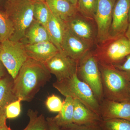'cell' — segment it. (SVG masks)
Wrapping results in <instances>:
<instances>
[{
    "label": "cell",
    "mask_w": 130,
    "mask_h": 130,
    "mask_svg": "<svg viewBox=\"0 0 130 130\" xmlns=\"http://www.w3.org/2000/svg\"><path fill=\"white\" fill-rule=\"evenodd\" d=\"M51 77L44 63L28 58L13 79L14 94L22 101L29 102Z\"/></svg>",
    "instance_id": "6da1fadb"
},
{
    "label": "cell",
    "mask_w": 130,
    "mask_h": 130,
    "mask_svg": "<svg viewBox=\"0 0 130 130\" xmlns=\"http://www.w3.org/2000/svg\"><path fill=\"white\" fill-rule=\"evenodd\" d=\"M101 76L104 99L130 102V81L113 66L98 63Z\"/></svg>",
    "instance_id": "7a4b0ae2"
},
{
    "label": "cell",
    "mask_w": 130,
    "mask_h": 130,
    "mask_svg": "<svg viewBox=\"0 0 130 130\" xmlns=\"http://www.w3.org/2000/svg\"><path fill=\"white\" fill-rule=\"evenodd\" d=\"M35 2L32 0H7L5 12L14 27L13 35L9 40L21 41L26 30L35 20L33 13Z\"/></svg>",
    "instance_id": "3957f363"
},
{
    "label": "cell",
    "mask_w": 130,
    "mask_h": 130,
    "mask_svg": "<svg viewBox=\"0 0 130 130\" xmlns=\"http://www.w3.org/2000/svg\"><path fill=\"white\" fill-rule=\"evenodd\" d=\"M53 86L65 97L78 100L100 116V102L89 86L78 78L77 73L68 78L56 81Z\"/></svg>",
    "instance_id": "277c9868"
},
{
    "label": "cell",
    "mask_w": 130,
    "mask_h": 130,
    "mask_svg": "<svg viewBox=\"0 0 130 130\" xmlns=\"http://www.w3.org/2000/svg\"><path fill=\"white\" fill-rule=\"evenodd\" d=\"M92 51L98 63L114 67L130 54V42L125 35L109 38L102 43L96 44Z\"/></svg>",
    "instance_id": "5b68a950"
},
{
    "label": "cell",
    "mask_w": 130,
    "mask_h": 130,
    "mask_svg": "<svg viewBox=\"0 0 130 130\" xmlns=\"http://www.w3.org/2000/svg\"><path fill=\"white\" fill-rule=\"evenodd\" d=\"M77 74L81 81L89 86L100 103L104 99L101 76L98 61L92 50L78 61Z\"/></svg>",
    "instance_id": "8992f818"
},
{
    "label": "cell",
    "mask_w": 130,
    "mask_h": 130,
    "mask_svg": "<svg viewBox=\"0 0 130 130\" xmlns=\"http://www.w3.org/2000/svg\"><path fill=\"white\" fill-rule=\"evenodd\" d=\"M28 58L25 44L21 41L8 40L0 43V60L13 79Z\"/></svg>",
    "instance_id": "52a82bcc"
},
{
    "label": "cell",
    "mask_w": 130,
    "mask_h": 130,
    "mask_svg": "<svg viewBox=\"0 0 130 130\" xmlns=\"http://www.w3.org/2000/svg\"><path fill=\"white\" fill-rule=\"evenodd\" d=\"M68 29L93 49L97 43V28L94 20L85 17L78 12L66 23Z\"/></svg>",
    "instance_id": "ba28073f"
},
{
    "label": "cell",
    "mask_w": 130,
    "mask_h": 130,
    "mask_svg": "<svg viewBox=\"0 0 130 130\" xmlns=\"http://www.w3.org/2000/svg\"><path fill=\"white\" fill-rule=\"evenodd\" d=\"M51 74L59 81L72 76L77 73L78 61L59 51L44 63Z\"/></svg>",
    "instance_id": "9c48e42d"
},
{
    "label": "cell",
    "mask_w": 130,
    "mask_h": 130,
    "mask_svg": "<svg viewBox=\"0 0 130 130\" xmlns=\"http://www.w3.org/2000/svg\"><path fill=\"white\" fill-rule=\"evenodd\" d=\"M116 1L98 0L94 18L97 28L96 44L102 43L110 38L109 32L112 24L113 10Z\"/></svg>",
    "instance_id": "30bf717a"
},
{
    "label": "cell",
    "mask_w": 130,
    "mask_h": 130,
    "mask_svg": "<svg viewBox=\"0 0 130 130\" xmlns=\"http://www.w3.org/2000/svg\"><path fill=\"white\" fill-rule=\"evenodd\" d=\"M130 0H116L113 10L109 36L115 38L124 36L129 24Z\"/></svg>",
    "instance_id": "8fae6325"
},
{
    "label": "cell",
    "mask_w": 130,
    "mask_h": 130,
    "mask_svg": "<svg viewBox=\"0 0 130 130\" xmlns=\"http://www.w3.org/2000/svg\"><path fill=\"white\" fill-rule=\"evenodd\" d=\"M93 49L87 43L74 35L67 28L62 43L61 51L78 62Z\"/></svg>",
    "instance_id": "7c38bea8"
},
{
    "label": "cell",
    "mask_w": 130,
    "mask_h": 130,
    "mask_svg": "<svg viewBox=\"0 0 130 130\" xmlns=\"http://www.w3.org/2000/svg\"><path fill=\"white\" fill-rule=\"evenodd\" d=\"M102 120L121 119L130 121V102H117L103 99L100 103Z\"/></svg>",
    "instance_id": "4fadbf2b"
},
{
    "label": "cell",
    "mask_w": 130,
    "mask_h": 130,
    "mask_svg": "<svg viewBox=\"0 0 130 130\" xmlns=\"http://www.w3.org/2000/svg\"><path fill=\"white\" fill-rule=\"evenodd\" d=\"M28 57L44 63L59 51L51 41H45L33 44H25Z\"/></svg>",
    "instance_id": "5bb4252c"
},
{
    "label": "cell",
    "mask_w": 130,
    "mask_h": 130,
    "mask_svg": "<svg viewBox=\"0 0 130 130\" xmlns=\"http://www.w3.org/2000/svg\"><path fill=\"white\" fill-rule=\"evenodd\" d=\"M45 2L51 12L66 23L78 12L76 6L68 0H46Z\"/></svg>",
    "instance_id": "9a60e30c"
},
{
    "label": "cell",
    "mask_w": 130,
    "mask_h": 130,
    "mask_svg": "<svg viewBox=\"0 0 130 130\" xmlns=\"http://www.w3.org/2000/svg\"><path fill=\"white\" fill-rule=\"evenodd\" d=\"M73 123L79 125L100 124L101 116L91 110L78 100L74 99Z\"/></svg>",
    "instance_id": "2e32d148"
},
{
    "label": "cell",
    "mask_w": 130,
    "mask_h": 130,
    "mask_svg": "<svg viewBox=\"0 0 130 130\" xmlns=\"http://www.w3.org/2000/svg\"><path fill=\"white\" fill-rule=\"evenodd\" d=\"M46 28L51 41L61 51L62 43L67 29L66 23L51 12Z\"/></svg>",
    "instance_id": "e0dca14e"
},
{
    "label": "cell",
    "mask_w": 130,
    "mask_h": 130,
    "mask_svg": "<svg viewBox=\"0 0 130 130\" xmlns=\"http://www.w3.org/2000/svg\"><path fill=\"white\" fill-rule=\"evenodd\" d=\"M48 41L51 40L46 28L35 19L21 41L24 44H33Z\"/></svg>",
    "instance_id": "ac0fdd59"
},
{
    "label": "cell",
    "mask_w": 130,
    "mask_h": 130,
    "mask_svg": "<svg viewBox=\"0 0 130 130\" xmlns=\"http://www.w3.org/2000/svg\"><path fill=\"white\" fill-rule=\"evenodd\" d=\"M13 79L10 76L0 79V114L5 115L6 107L18 99L13 92Z\"/></svg>",
    "instance_id": "d6986e66"
},
{
    "label": "cell",
    "mask_w": 130,
    "mask_h": 130,
    "mask_svg": "<svg viewBox=\"0 0 130 130\" xmlns=\"http://www.w3.org/2000/svg\"><path fill=\"white\" fill-rule=\"evenodd\" d=\"M74 99L70 96L66 97L60 111L53 117L56 124L60 128H64L73 123Z\"/></svg>",
    "instance_id": "ffe728a7"
},
{
    "label": "cell",
    "mask_w": 130,
    "mask_h": 130,
    "mask_svg": "<svg viewBox=\"0 0 130 130\" xmlns=\"http://www.w3.org/2000/svg\"><path fill=\"white\" fill-rule=\"evenodd\" d=\"M27 115L29 121L23 130H49L46 119L43 115H38L37 111L31 109L28 110Z\"/></svg>",
    "instance_id": "44dd1931"
},
{
    "label": "cell",
    "mask_w": 130,
    "mask_h": 130,
    "mask_svg": "<svg viewBox=\"0 0 130 130\" xmlns=\"http://www.w3.org/2000/svg\"><path fill=\"white\" fill-rule=\"evenodd\" d=\"M34 19L46 28L50 18L51 12L46 2H35L33 9Z\"/></svg>",
    "instance_id": "7402d4cb"
},
{
    "label": "cell",
    "mask_w": 130,
    "mask_h": 130,
    "mask_svg": "<svg viewBox=\"0 0 130 130\" xmlns=\"http://www.w3.org/2000/svg\"><path fill=\"white\" fill-rule=\"evenodd\" d=\"M14 31L13 25L7 14L0 10V43L9 40Z\"/></svg>",
    "instance_id": "603a6c76"
},
{
    "label": "cell",
    "mask_w": 130,
    "mask_h": 130,
    "mask_svg": "<svg viewBox=\"0 0 130 130\" xmlns=\"http://www.w3.org/2000/svg\"><path fill=\"white\" fill-rule=\"evenodd\" d=\"M98 0H78L77 5L78 12L88 18L94 20Z\"/></svg>",
    "instance_id": "cb8c5ba5"
},
{
    "label": "cell",
    "mask_w": 130,
    "mask_h": 130,
    "mask_svg": "<svg viewBox=\"0 0 130 130\" xmlns=\"http://www.w3.org/2000/svg\"><path fill=\"white\" fill-rule=\"evenodd\" d=\"M100 125L102 130H130V121L124 119L102 120Z\"/></svg>",
    "instance_id": "d4e9b609"
},
{
    "label": "cell",
    "mask_w": 130,
    "mask_h": 130,
    "mask_svg": "<svg viewBox=\"0 0 130 130\" xmlns=\"http://www.w3.org/2000/svg\"><path fill=\"white\" fill-rule=\"evenodd\" d=\"M21 101L20 99H18L8 105L5 111L7 119H14L19 116L21 112Z\"/></svg>",
    "instance_id": "484cf974"
},
{
    "label": "cell",
    "mask_w": 130,
    "mask_h": 130,
    "mask_svg": "<svg viewBox=\"0 0 130 130\" xmlns=\"http://www.w3.org/2000/svg\"><path fill=\"white\" fill-rule=\"evenodd\" d=\"M63 102L60 98L52 94L47 98L45 105L49 111L53 112H59L63 106Z\"/></svg>",
    "instance_id": "4316f807"
},
{
    "label": "cell",
    "mask_w": 130,
    "mask_h": 130,
    "mask_svg": "<svg viewBox=\"0 0 130 130\" xmlns=\"http://www.w3.org/2000/svg\"><path fill=\"white\" fill-rule=\"evenodd\" d=\"M114 67L120 71L126 78L130 81V54L122 62Z\"/></svg>",
    "instance_id": "83f0119b"
},
{
    "label": "cell",
    "mask_w": 130,
    "mask_h": 130,
    "mask_svg": "<svg viewBox=\"0 0 130 130\" xmlns=\"http://www.w3.org/2000/svg\"><path fill=\"white\" fill-rule=\"evenodd\" d=\"M100 124L79 125L73 123L67 127L60 128V130H102Z\"/></svg>",
    "instance_id": "f1b7e54d"
},
{
    "label": "cell",
    "mask_w": 130,
    "mask_h": 130,
    "mask_svg": "<svg viewBox=\"0 0 130 130\" xmlns=\"http://www.w3.org/2000/svg\"><path fill=\"white\" fill-rule=\"evenodd\" d=\"M46 119L47 122L49 130H60V127L56 124L53 117L47 118Z\"/></svg>",
    "instance_id": "f546056e"
},
{
    "label": "cell",
    "mask_w": 130,
    "mask_h": 130,
    "mask_svg": "<svg viewBox=\"0 0 130 130\" xmlns=\"http://www.w3.org/2000/svg\"><path fill=\"white\" fill-rule=\"evenodd\" d=\"M5 69L6 68L0 60V79L6 76Z\"/></svg>",
    "instance_id": "4dcf8cb0"
},
{
    "label": "cell",
    "mask_w": 130,
    "mask_h": 130,
    "mask_svg": "<svg viewBox=\"0 0 130 130\" xmlns=\"http://www.w3.org/2000/svg\"><path fill=\"white\" fill-rule=\"evenodd\" d=\"M6 120L5 115L0 114V127L6 124Z\"/></svg>",
    "instance_id": "1f68e13d"
},
{
    "label": "cell",
    "mask_w": 130,
    "mask_h": 130,
    "mask_svg": "<svg viewBox=\"0 0 130 130\" xmlns=\"http://www.w3.org/2000/svg\"><path fill=\"white\" fill-rule=\"evenodd\" d=\"M125 35L128 38L130 42V23H129L128 28H127V30L126 31Z\"/></svg>",
    "instance_id": "d6a6232c"
},
{
    "label": "cell",
    "mask_w": 130,
    "mask_h": 130,
    "mask_svg": "<svg viewBox=\"0 0 130 130\" xmlns=\"http://www.w3.org/2000/svg\"><path fill=\"white\" fill-rule=\"evenodd\" d=\"M0 130H12L6 124L0 127Z\"/></svg>",
    "instance_id": "836d02e7"
},
{
    "label": "cell",
    "mask_w": 130,
    "mask_h": 130,
    "mask_svg": "<svg viewBox=\"0 0 130 130\" xmlns=\"http://www.w3.org/2000/svg\"><path fill=\"white\" fill-rule=\"evenodd\" d=\"M73 5H75V6H76L77 3L78 1V0H68Z\"/></svg>",
    "instance_id": "e575fe53"
},
{
    "label": "cell",
    "mask_w": 130,
    "mask_h": 130,
    "mask_svg": "<svg viewBox=\"0 0 130 130\" xmlns=\"http://www.w3.org/2000/svg\"><path fill=\"white\" fill-rule=\"evenodd\" d=\"M32 1H33L35 2L37 1L44 2H45L46 0H32Z\"/></svg>",
    "instance_id": "d590c367"
},
{
    "label": "cell",
    "mask_w": 130,
    "mask_h": 130,
    "mask_svg": "<svg viewBox=\"0 0 130 130\" xmlns=\"http://www.w3.org/2000/svg\"><path fill=\"white\" fill-rule=\"evenodd\" d=\"M129 23H130V8L129 12Z\"/></svg>",
    "instance_id": "8d00e7d4"
},
{
    "label": "cell",
    "mask_w": 130,
    "mask_h": 130,
    "mask_svg": "<svg viewBox=\"0 0 130 130\" xmlns=\"http://www.w3.org/2000/svg\"><path fill=\"white\" fill-rule=\"evenodd\" d=\"M3 0H0V4L2 2Z\"/></svg>",
    "instance_id": "74e56055"
}]
</instances>
